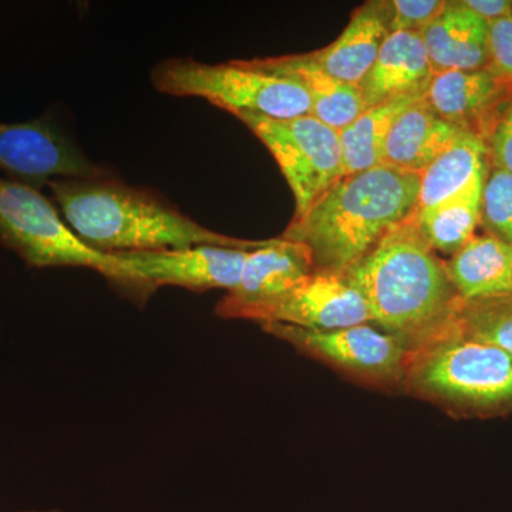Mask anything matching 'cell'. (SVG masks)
<instances>
[{"label": "cell", "mask_w": 512, "mask_h": 512, "mask_svg": "<svg viewBox=\"0 0 512 512\" xmlns=\"http://www.w3.org/2000/svg\"><path fill=\"white\" fill-rule=\"evenodd\" d=\"M343 276L365 299L373 325L407 352L447 329L460 308L443 259L412 214Z\"/></svg>", "instance_id": "1"}, {"label": "cell", "mask_w": 512, "mask_h": 512, "mask_svg": "<svg viewBox=\"0 0 512 512\" xmlns=\"http://www.w3.org/2000/svg\"><path fill=\"white\" fill-rule=\"evenodd\" d=\"M53 201L74 234L104 254L214 245L252 251L247 241L202 227L163 197L131 187L110 174L50 181Z\"/></svg>", "instance_id": "2"}, {"label": "cell", "mask_w": 512, "mask_h": 512, "mask_svg": "<svg viewBox=\"0 0 512 512\" xmlns=\"http://www.w3.org/2000/svg\"><path fill=\"white\" fill-rule=\"evenodd\" d=\"M419 190L420 175L389 165L345 175L281 237L308 248L315 271L345 275L410 217Z\"/></svg>", "instance_id": "3"}, {"label": "cell", "mask_w": 512, "mask_h": 512, "mask_svg": "<svg viewBox=\"0 0 512 512\" xmlns=\"http://www.w3.org/2000/svg\"><path fill=\"white\" fill-rule=\"evenodd\" d=\"M404 394L439 407L453 419L512 414V356L470 338L456 319L407 355Z\"/></svg>", "instance_id": "4"}, {"label": "cell", "mask_w": 512, "mask_h": 512, "mask_svg": "<svg viewBox=\"0 0 512 512\" xmlns=\"http://www.w3.org/2000/svg\"><path fill=\"white\" fill-rule=\"evenodd\" d=\"M158 92L200 97L232 114H261L276 120L311 116L312 103L301 83L269 66L265 59L227 63L168 59L151 72Z\"/></svg>", "instance_id": "5"}, {"label": "cell", "mask_w": 512, "mask_h": 512, "mask_svg": "<svg viewBox=\"0 0 512 512\" xmlns=\"http://www.w3.org/2000/svg\"><path fill=\"white\" fill-rule=\"evenodd\" d=\"M0 242L33 268L93 269L119 289L126 276L120 259L84 244L45 195L9 178H0Z\"/></svg>", "instance_id": "6"}, {"label": "cell", "mask_w": 512, "mask_h": 512, "mask_svg": "<svg viewBox=\"0 0 512 512\" xmlns=\"http://www.w3.org/2000/svg\"><path fill=\"white\" fill-rule=\"evenodd\" d=\"M242 123L271 151L295 198V217H303L345 177L339 131L313 116L276 120L261 114L237 113Z\"/></svg>", "instance_id": "7"}, {"label": "cell", "mask_w": 512, "mask_h": 512, "mask_svg": "<svg viewBox=\"0 0 512 512\" xmlns=\"http://www.w3.org/2000/svg\"><path fill=\"white\" fill-rule=\"evenodd\" d=\"M262 329L298 352L332 367L352 382L384 393L404 394L406 349L372 323L318 330L286 323H261Z\"/></svg>", "instance_id": "8"}, {"label": "cell", "mask_w": 512, "mask_h": 512, "mask_svg": "<svg viewBox=\"0 0 512 512\" xmlns=\"http://www.w3.org/2000/svg\"><path fill=\"white\" fill-rule=\"evenodd\" d=\"M249 251L242 249L198 245L160 251L116 252L124 266L123 285L141 302L161 286H180L191 292L211 289L231 291L239 284Z\"/></svg>", "instance_id": "9"}, {"label": "cell", "mask_w": 512, "mask_h": 512, "mask_svg": "<svg viewBox=\"0 0 512 512\" xmlns=\"http://www.w3.org/2000/svg\"><path fill=\"white\" fill-rule=\"evenodd\" d=\"M0 171L39 190L50 181L107 175L52 119L0 123Z\"/></svg>", "instance_id": "10"}, {"label": "cell", "mask_w": 512, "mask_h": 512, "mask_svg": "<svg viewBox=\"0 0 512 512\" xmlns=\"http://www.w3.org/2000/svg\"><path fill=\"white\" fill-rule=\"evenodd\" d=\"M315 272L309 249L282 237L252 249L245 259L239 284L215 306L224 319L261 322L265 312L302 285Z\"/></svg>", "instance_id": "11"}, {"label": "cell", "mask_w": 512, "mask_h": 512, "mask_svg": "<svg viewBox=\"0 0 512 512\" xmlns=\"http://www.w3.org/2000/svg\"><path fill=\"white\" fill-rule=\"evenodd\" d=\"M330 330L372 323L365 299L345 276L315 271L302 285L275 303L259 323Z\"/></svg>", "instance_id": "12"}, {"label": "cell", "mask_w": 512, "mask_h": 512, "mask_svg": "<svg viewBox=\"0 0 512 512\" xmlns=\"http://www.w3.org/2000/svg\"><path fill=\"white\" fill-rule=\"evenodd\" d=\"M511 93V84L488 69L453 70L433 74L424 99L451 126L485 141Z\"/></svg>", "instance_id": "13"}, {"label": "cell", "mask_w": 512, "mask_h": 512, "mask_svg": "<svg viewBox=\"0 0 512 512\" xmlns=\"http://www.w3.org/2000/svg\"><path fill=\"white\" fill-rule=\"evenodd\" d=\"M390 33V2H367L352 13L335 42L308 56L330 76L359 87Z\"/></svg>", "instance_id": "14"}, {"label": "cell", "mask_w": 512, "mask_h": 512, "mask_svg": "<svg viewBox=\"0 0 512 512\" xmlns=\"http://www.w3.org/2000/svg\"><path fill=\"white\" fill-rule=\"evenodd\" d=\"M431 79L433 70L423 37L413 32H392L359 90L367 109L397 97L426 94Z\"/></svg>", "instance_id": "15"}, {"label": "cell", "mask_w": 512, "mask_h": 512, "mask_svg": "<svg viewBox=\"0 0 512 512\" xmlns=\"http://www.w3.org/2000/svg\"><path fill=\"white\" fill-rule=\"evenodd\" d=\"M433 74L487 69L488 23L463 3L446 10L421 33Z\"/></svg>", "instance_id": "16"}, {"label": "cell", "mask_w": 512, "mask_h": 512, "mask_svg": "<svg viewBox=\"0 0 512 512\" xmlns=\"http://www.w3.org/2000/svg\"><path fill=\"white\" fill-rule=\"evenodd\" d=\"M461 131L437 116L423 97L393 124L384 143L382 164L421 175Z\"/></svg>", "instance_id": "17"}, {"label": "cell", "mask_w": 512, "mask_h": 512, "mask_svg": "<svg viewBox=\"0 0 512 512\" xmlns=\"http://www.w3.org/2000/svg\"><path fill=\"white\" fill-rule=\"evenodd\" d=\"M444 265L463 302L512 292V247L493 235H474Z\"/></svg>", "instance_id": "18"}, {"label": "cell", "mask_w": 512, "mask_h": 512, "mask_svg": "<svg viewBox=\"0 0 512 512\" xmlns=\"http://www.w3.org/2000/svg\"><path fill=\"white\" fill-rule=\"evenodd\" d=\"M490 170L485 141L468 131L440 154L420 175L419 200L414 212H423L453 200L478 183H484Z\"/></svg>", "instance_id": "19"}, {"label": "cell", "mask_w": 512, "mask_h": 512, "mask_svg": "<svg viewBox=\"0 0 512 512\" xmlns=\"http://www.w3.org/2000/svg\"><path fill=\"white\" fill-rule=\"evenodd\" d=\"M265 60L269 66L298 80L311 97V116L339 133L366 109L359 87L350 86L330 76L313 62L308 53L269 57Z\"/></svg>", "instance_id": "20"}, {"label": "cell", "mask_w": 512, "mask_h": 512, "mask_svg": "<svg viewBox=\"0 0 512 512\" xmlns=\"http://www.w3.org/2000/svg\"><path fill=\"white\" fill-rule=\"evenodd\" d=\"M404 96L367 107L352 124L340 131L345 175L362 173L382 164L383 147L393 124L404 110L423 99Z\"/></svg>", "instance_id": "21"}, {"label": "cell", "mask_w": 512, "mask_h": 512, "mask_svg": "<svg viewBox=\"0 0 512 512\" xmlns=\"http://www.w3.org/2000/svg\"><path fill=\"white\" fill-rule=\"evenodd\" d=\"M483 187L484 183H478L439 207L412 212L420 231L434 251L451 256L476 235L481 222Z\"/></svg>", "instance_id": "22"}, {"label": "cell", "mask_w": 512, "mask_h": 512, "mask_svg": "<svg viewBox=\"0 0 512 512\" xmlns=\"http://www.w3.org/2000/svg\"><path fill=\"white\" fill-rule=\"evenodd\" d=\"M456 323L470 338L490 343L512 356V292L460 303Z\"/></svg>", "instance_id": "23"}, {"label": "cell", "mask_w": 512, "mask_h": 512, "mask_svg": "<svg viewBox=\"0 0 512 512\" xmlns=\"http://www.w3.org/2000/svg\"><path fill=\"white\" fill-rule=\"evenodd\" d=\"M480 224L512 247V174L491 165L481 195Z\"/></svg>", "instance_id": "24"}, {"label": "cell", "mask_w": 512, "mask_h": 512, "mask_svg": "<svg viewBox=\"0 0 512 512\" xmlns=\"http://www.w3.org/2000/svg\"><path fill=\"white\" fill-rule=\"evenodd\" d=\"M447 0H393L390 32H424L446 10Z\"/></svg>", "instance_id": "25"}, {"label": "cell", "mask_w": 512, "mask_h": 512, "mask_svg": "<svg viewBox=\"0 0 512 512\" xmlns=\"http://www.w3.org/2000/svg\"><path fill=\"white\" fill-rule=\"evenodd\" d=\"M487 69L512 86V10L488 23Z\"/></svg>", "instance_id": "26"}, {"label": "cell", "mask_w": 512, "mask_h": 512, "mask_svg": "<svg viewBox=\"0 0 512 512\" xmlns=\"http://www.w3.org/2000/svg\"><path fill=\"white\" fill-rule=\"evenodd\" d=\"M491 167L512 174V93L485 138Z\"/></svg>", "instance_id": "27"}, {"label": "cell", "mask_w": 512, "mask_h": 512, "mask_svg": "<svg viewBox=\"0 0 512 512\" xmlns=\"http://www.w3.org/2000/svg\"><path fill=\"white\" fill-rule=\"evenodd\" d=\"M461 3L487 23L504 18L512 10V0H461Z\"/></svg>", "instance_id": "28"}, {"label": "cell", "mask_w": 512, "mask_h": 512, "mask_svg": "<svg viewBox=\"0 0 512 512\" xmlns=\"http://www.w3.org/2000/svg\"><path fill=\"white\" fill-rule=\"evenodd\" d=\"M28 512H60V511H28Z\"/></svg>", "instance_id": "29"}]
</instances>
